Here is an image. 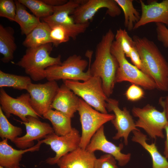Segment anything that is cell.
Instances as JSON below:
<instances>
[{"label":"cell","instance_id":"obj_1","mask_svg":"<svg viewBox=\"0 0 168 168\" xmlns=\"http://www.w3.org/2000/svg\"><path fill=\"white\" fill-rule=\"evenodd\" d=\"M115 36L110 29L102 36L96 45L94 61L90 65L91 76L101 78L103 90L108 98L113 92L119 66L116 59L111 52Z\"/></svg>","mask_w":168,"mask_h":168},{"label":"cell","instance_id":"obj_2","mask_svg":"<svg viewBox=\"0 0 168 168\" xmlns=\"http://www.w3.org/2000/svg\"><path fill=\"white\" fill-rule=\"evenodd\" d=\"M133 39L142 62V72L154 80L157 89L168 91V63L157 46L146 37L135 35Z\"/></svg>","mask_w":168,"mask_h":168},{"label":"cell","instance_id":"obj_3","mask_svg":"<svg viewBox=\"0 0 168 168\" xmlns=\"http://www.w3.org/2000/svg\"><path fill=\"white\" fill-rule=\"evenodd\" d=\"M52 44L48 43L35 48H28L25 54L16 64L23 68L26 73L33 81H38L45 78L46 69L50 66L60 65L61 56H50Z\"/></svg>","mask_w":168,"mask_h":168},{"label":"cell","instance_id":"obj_4","mask_svg":"<svg viewBox=\"0 0 168 168\" xmlns=\"http://www.w3.org/2000/svg\"><path fill=\"white\" fill-rule=\"evenodd\" d=\"M111 52L116 59L119 64L116 83L126 81L146 89L157 88L156 83L149 76L128 62L120 44L115 40L112 43Z\"/></svg>","mask_w":168,"mask_h":168},{"label":"cell","instance_id":"obj_5","mask_svg":"<svg viewBox=\"0 0 168 168\" xmlns=\"http://www.w3.org/2000/svg\"><path fill=\"white\" fill-rule=\"evenodd\" d=\"M63 82L76 95L96 110L108 113L106 108L108 98L103 90L102 80L98 77L91 76L86 81L63 80Z\"/></svg>","mask_w":168,"mask_h":168},{"label":"cell","instance_id":"obj_6","mask_svg":"<svg viewBox=\"0 0 168 168\" xmlns=\"http://www.w3.org/2000/svg\"><path fill=\"white\" fill-rule=\"evenodd\" d=\"M91 60L89 59V68L85 72L88 65V62L80 55L73 54L69 57L60 65L47 68L45 72V78L48 81L61 79L86 81L91 77L90 69Z\"/></svg>","mask_w":168,"mask_h":168},{"label":"cell","instance_id":"obj_7","mask_svg":"<svg viewBox=\"0 0 168 168\" xmlns=\"http://www.w3.org/2000/svg\"><path fill=\"white\" fill-rule=\"evenodd\" d=\"M86 0H70L63 5L54 6L53 13L42 19L50 27L55 25L64 27L70 38L75 40L79 35L84 33L89 25V22L83 24L76 23L72 15L76 8Z\"/></svg>","mask_w":168,"mask_h":168},{"label":"cell","instance_id":"obj_8","mask_svg":"<svg viewBox=\"0 0 168 168\" xmlns=\"http://www.w3.org/2000/svg\"><path fill=\"white\" fill-rule=\"evenodd\" d=\"M77 111L82 127L79 147L85 149L97 131L105 124L113 119L114 115L96 110L81 98Z\"/></svg>","mask_w":168,"mask_h":168},{"label":"cell","instance_id":"obj_9","mask_svg":"<svg viewBox=\"0 0 168 168\" xmlns=\"http://www.w3.org/2000/svg\"><path fill=\"white\" fill-rule=\"evenodd\" d=\"M132 112L138 118L135 122L136 127L143 129L152 138H164L163 130L168 123L163 110L160 111L148 104L142 108L134 107Z\"/></svg>","mask_w":168,"mask_h":168},{"label":"cell","instance_id":"obj_10","mask_svg":"<svg viewBox=\"0 0 168 168\" xmlns=\"http://www.w3.org/2000/svg\"><path fill=\"white\" fill-rule=\"evenodd\" d=\"M55 81L44 83H31L26 91L30 95V103L40 117L51 109V105L59 89Z\"/></svg>","mask_w":168,"mask_h":168},{"label":"cell","instance_id":"obj_11","mask_svg":"<svg viewBox=\"0 0 168 168\" xmlns=\"http://www.w3.org/2000/svg\"><path fill=\"white\" fill-rule=\"evenodd\" d=\"M80 140L79 131L74 128L70 133L64 135L58 136L54 133L46 136L41 140V142L49 145L55 155L48 158L46 163L50 165L57 164L61 157L79 147Z\"/></svg>","mask_w":168,"mask_h":168},{"label":"cell","instance_id":"obj_12","mask_svg":"<svg viewBox=\"0 0 168 168\" xmlns=\"http://www.w3.org/2000/svg\"><path fill=\"white\" fill-rule=\"evenodd\" d=\"M30 100L28 93L14 98L8 95L2 88L0 89V107L7 118L12 114L19 118L22 122H27L28 116L40 117L31 107Z\"/></svg>","mask_w":168,"mask_h":168},{"label":"cell","instance_id":"obj_13","mask_svg":"<svg viewBox=\"0 0 168 168\" xmlns=\"http://www.w3.org/2000/svg\"><path fill=\"white\" fill-rule=\"evenodd\" d=\"M106 108L109 112L113 111L114 115V118L111 122L117 132L113 139L117 140L123 138L124 145H127L130 133L139 130L136 127L129 111L125 107L121 109L119 101L109 98L106 100Z\"/></svg>","mask_w":168,"mask_h":168},{"label":"cell","instance_id":"obj_14","mask_svg":"<svg viewBox=\"0 0 168 168\" xmlns=\"http://www.w3.org/2000/svg\"><path fill=\"white\" fill-rule=\"evenodd\" d=\"M107 9L106 14L112 17L119 16L120 8L115 0H88L76 8L72 15L75 23L83 24L89 23L100 9Z\"/></svg>","mask_w":168,"mask_h":168},{"label":"cell","instance_id":"obj_15","mask_svg":"<svg viewBox=\"0 0 168 168\" xmlns=\"http://www.w3.org/2000/svg\"><path fill=\"white\" fill-rule=\"evenodd\" d=\"M27 122L21 123L25 126L26 133L24 136L16 138L13 142L18 148L25 149L34 146L35 140L44 138L46 136L54 133L50 125L40 121L39 118L27 117Z\"/></svg>","mask_w":168,"mask_h":168},{"label":"cell","instance_id":"obj_16","mask_svg":"<svg viewBox=\"0 0 168 168\" xmlns=\"http://www.w3.org/2000/svg\"><path fill=\"white\" fill-rule=\"evenodd\" d=\"M123 147L124 144L122 143L117 146L107 139L103 125L93 136L86 149L91 152L99 150L110 154L117 161L119 165L123 166L129 162L131 157L130 153L124 154L121 152Z\"/></svg>","mask_w":168,"mask_h":168},{"label":"cell","instance_id":"obj_17","mask_svg":"<svg viewBox=\"0 0 168 168\" xmlns=\"http://www.w3.org/2000/svg\"><path fill=\"white\" fill-rule=\"evenodd\" d=\"M142 13L139 21L134 25L133 30L151 22L160 23L168 26V0L158 2L153 1L146 4L140 0Z\"/></svg>","mask_w":168,"mask_h":168},{"label":"cell","instance_id":"obj_18","mask_svg":"<svg viewBox=\"0 0 168 168\" xmlns=\"http://www.w3.org/2000/svg\"><path fill=\"white\" fill-rule=\"evenodd\" d=\"M79 102L77 96L63 83L59 87L51 109L61 112L72 118L77 111Z\"/></svg>","mask_w":168,"mask_h":168},{"label":"cell","instance_id":"obj_19","mask_svg":"<svg viewBox=\"0 0 168 168\" xmlns=\"http://www.w3.org/2000/svg\"><path fill=\"white\" fill-rule=\"evenodd\" d=\"M94 152L80 147L61 157L57 164L59 168H94Z\"/></svg>","mask_w":168,"mask_h":168},{"label":"cell","instance_id":"obj_20","mask_svg":"<svg viewBox=\"0 0 168 168\" xmlns=\"http://www.w3.org/2000/svg\"><path fill=\"white\" fill-rule=\"evenodd\" d=\"M41 140H38L36 144L25 149L17 150L7 142V139L0 142V166L5 168H14L19 166L23 155L28 152L38 151L42 144Z\"/></svg>","mask_w":168,"mask_h":168},{"label":"cell","instance_id":"obj_21","mask_svg":"<svg viewBox=\"0 0 168 168\" xmlns=\"http://www.w3.org/2000/svg\"><path fill=\"white\" fill-rule=\"evenodd\" d=\"M131 140L140 144L150 154L152 162V168H168V161L158 151L155 143L151 144L147 142V136L139 130L132 131Z\"/></svg>","mask_w":168,"mask_h":168},{"label":"cell","instance_id":"obj_22","mask_svg":"<svg viewBox=\"0 0 168 168\" xmlns=\"http://www.w3.org/2000/svg\"><path fill=\"white\" fill-rule=\"evenodd\" d=\"M15 2L16 10L14 21L20 26L21 33L26 36L41 22L39 18L28 12L26 7L18 0Z\"/></svg>","mask_w":168,"mask_h":168},{"label":"cell","instance_id":"obj_23","mask_svg":"<svg viewBox=\"0 0 168 168\" xmlns=\"http://www.w3.org/2000/svg\"><path fill=\"white\" fill-rule=\"evenodd\" d=\"M16 49L14 36V30L10 27H4L0 25V53L3 56L1 61L8 63L12 60Z\"/></svg>","mask_w":168,"mask_h":168},{"label":"cell","instance_id":"obj_24","mask_svg":"<svg viewBox=\"0 0 168 168\" xmlns=\"http://www.w3.org/2000/svg\"><path fill=\"white\" fill-rule=\"evenodd\" d=\"M43 116L51 122L54 133L58 136L69 133L73 128L71 125L72 118L59 111L50 109Z\"/></svg>","mask_w":168,"mask_h":168},{"label":"cell","instance_id":"obj_25","mask_svg":"<svg viewBox=\"0 0 168 168\" xmlns=\"http://www.w3.org/2000/svg\"><path fill=\"white\" fill-rule=\"evenodd\" d=\"M50 28L43 21L26 35L23 45L28 48H35L48 43H51L50 37Z\"/></svg>","mask_w":168,"mask_h":168},{"label":"cell","instance_id":"obj_26","mask_svg":"<svg viewBox=\"0 0 168 168\" xmlns=\"http://www.w3.org/2000/svg\"><path fill=\"white\" fill-rule=\"evenodd\" d=\"M30 77L7 73L0 70V87H11L19 90H26L32 83Z\"/></svg>","mask_w":168,"mask_h":168},{"label":"cell","instance_id":"obj_27","mask_svg":"<svg viewBox=\"0 0 168 168\" xmlns=\"http://www.w3.org/2000/svg\"><path fill=\"white\" fill-rule=\"evenodd\" d=\"M122 10L124 15V25L128 30H133L135 24L140 20L141 16L133 4V0H115Z\"/></svg>","mask_w":168,"mask_h":168},{"label":"cell","instance_id":"obj_28","mask_svg":"<svg viewBox=\"0 0 168 168\" xmlns=\"http://www.w3.org/2000/svg\"><path fill=\"white\" fill-rule=\"evenodd\" d=\"M28 8L36 17L44 18L51 15L54 12V7L44 2L43 0H18Z\"/></svg>","mask_w":168,"mask_h":168},{"label":"cell","instance_id":"obj_29","mask_svg":"<svg viewBox=\"0 0 168 168\" xmlns=\"http://www.w3.org/2000/svg\"><path fill=\"white\" fill-rule=\"evenodd\" d=\"M22 133L21 128L12 124L0 107V137L2 140L9 139L12 142Z\"/></svg>","mask_w":168,"mask_h":168},{"label":"cell","instance_id":"obj_30","mask_svg":"<svg viewBox=\"0 0 168 168\" xmlns=\"http://www.w3.org/2000/svg\"><path fill=\"white\" fill-rule=\"evenodd\" d=\"M115 40L118 42L126 57H128L132 49L135 46L134 42L125 29L117 30L115 36Z\"/></svg>","mask_w":168,"mask_h":168},{"label":"cell","instance_id":"obj_31","mask_svg":"<svg viewBox=\"0 0 168 168\" xmlns=\"http://www.w3.org/2000/svg\"><path fill=\"white\" fill-rule=\"evenodd\" d=\"M50 28V37L51 43L55 47L69 40L70 37L67 31L64 27L55 25Z\"/></svg>","mask_w":168,"mask_h":168},{"label":"cell","instance_id":"obj_32","mask_svg":"<svg viewBox=\"0 0 168 168\" xmlns=\"http://www.w3.org/2000/svg\"><path fill=\"white\" fill-rule=\"evenodd\" d=\"M16 6L12 0H0V16L14 21L16 14Z\"/></svg>","mask_w":168,"mask_h":168},{"label":"cell","instance_id":"obj_33","mask_svg":"<svg viewBox=\"0 0 168 168\" xmlns=\"http://www.w3.org/2000/svg\"><path fill=\"white\" fill-rule=\"evenodd\" d=\"M94 168H119L116 164V160L111 155L106 154L96 158Z\"/></svg>","mask_w":168,"mask_h":168},{"label":"cell","instance_id":"obj_34","mask_svg":"<svg viewBox=\"0 0 168 168\" xmlns=\"http://www.w3.org/2000/svg\"><path fill=\"white\" fill-rule=\"evenodd\" d=\"M125 95L128 100L135 101L143 97L144 92L143 89L139 86L132 84L126 91Z\"/></svg>","mask_w":168,"mask_h":168},{"label":"cell","instance_id":"obj_35","mask_svg":"<svg viewBox=\"0 0 168 168\" xmlns=\"http://www.w3.org/2000/svg\"><path fill=\"white\" fill-rule=\"evenodd\" d=\"M156 32L157 39L161 42L163 46L168 48V28L164 24L160 23H156Z\"/></svg>","mask_w":168,"mask_h":168},{"label":"cell","instance_id":"obj_36","mask_svg":"<svg viewBox=\"0 0 168 168\" xmlns=\"http://www.w3.org/2000/svg\"><path fill=\"white\" fill-rule=\"evenodd\" d=\"M129 58L133 65L138 69L143 71V67L139 54L135 46L133 47L130 53Z\"/></svg>","mask_w":168,"mask_h":168},{"label":"cell","instance_id":"obj_37","mask_svg":"<svg viewBox=\"0 0 168 168\" xmlns=\"http://www.w3.org/2000/svg\"><path fill=\"white\" fill-rule=\"evenodd\" d=\"M159 103L163 108L165 112L166 119L168 123V94L165 97V99L161 98L159 100Z\"/></svg>","mask_w":168,"mask_h":168},{"label":"cell","instance_id":"obj_38","mask_svg":"<svg viewBox=\"0 0 168 168\" xmlns=\"http://www.w3.org/2000/svg\"><path fill=\"white\" fill-rule=\"evenodd\" d=\"M43 1L48 5L53 7L63 5L68 1L67 0H43Z\"/></svg>","mask_w":168,"mask_h":168},{"label":"cell","instance_id":"obj_39","mask_svg":"<svg viewBox=\"0 0 168 168\" xmlns=\"http://www.w3.org/2000/svg\"><path fill=\"white\" fill-rule=\"evenodd\" d=\"M164 129L165 130L166 138L165 142V147L164 151V156L166 158H168V124L165 126Z\"/></svg>","mask_w":168,"mask_h":168},{"label":"cell","instance_id":"obj_40","mask_svg":"<svg viewBox=\"0 0 168 168\" xmlns=\"http://www.w3.org/2000/svg\"><path fill=\"white\" fill-rule=\"evenodd\" d=\"M0 168H5L0 166ZM14 168H20V167L19 166H16V167H15Z\"/></svg>","mask_w":168,"mask_h":168},{"label":"cell","instance_id":"obj_41","mask_svg":"<svg viewBox=\"0 0 168 168\" xmlns=\"http://www.w3.org/2000/svg\"><path fill=\"white\" fill-rule=\"evenodd\" d=\"M167 80H168V78H167Z\"/></svg>","mask_w":168,"mask_h":168},{"label":"cell","instance_id":"obj_42","mask_svg":"<svg viewBox=\"0 0 168 168\" xmlns=\"http://www.w3.org/2000/svg\"><path fill=\"white\" fill-rule=\"evenodd\" d=\"M88 51H87V52H88Z\"/></svg>","mask_w":168,"mask_h":168}]
</instances>
